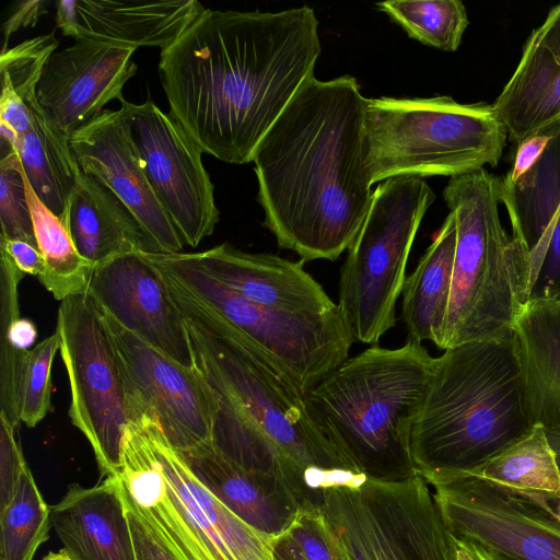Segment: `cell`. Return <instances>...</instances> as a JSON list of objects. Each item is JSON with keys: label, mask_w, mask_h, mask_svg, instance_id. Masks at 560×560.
Returning a JSON list of instances; mask_svg holds the SVG:
<instances>
[{"label": "cell", "mask_w": 560, "mask_h": 560, "mask_svg": "<svg viewBox=\"0 0 560 560\" xmlns=\"http://www.w3.org/2000/svg\"><path fill=\"white\" fill-rule=\"evenodd\" d=\"M57 331L27 351L18 389L20 421L36 427L51 408V368L59 351Z\"/></svg>", "instance_id": "cell-34"}, {"label": "cell", "mask_w": 560, "mask_h": 560, "mask_svg": "<svg viewBox=\"0 0 560 560\" xmlns=\"http://www.w3.org/2000/svg\"><path fill=\"white\" fill-rule=\"evenodd\" d=\"M144 255L253 341L304 395L349 358L355 340L341 310L307 314L269 307L208 275L194 253Z\"/></svg>", "instance_id": "cell-9"}, {"label": "cell", "mask_w": 560, "mask_h": 560, "mask_svg": "<svg viewBox=\"0 0 560 560\" xmlns=\"http://www.w3.org/2000/svg\"><path fill=\"white\" fill-rule=\"evenodd\" d=\"M322 513L347 560H457L427 481L365 477L324 488Z\"/></svg>", "instance_id": "cell-10"}, {"label": "cell", "mask_w": 560, "mask_h": 560, "mask_svg": "<svg viewBox=\"0 0 560 560\" xmlns=\"http://www.w3.org/2000/svg\"><path fill=\"white\" fill-rule=\"evenodd\" d=\"M0 237L37 245L24 172L16 150L0 151Z\"/></svg>", "instance_id": "cell-35"}, {"label": "cell", "mask_w": 560, "mask_h": 560, "mask_svg": "<svg viewBox=\"0 0 560 560\" xmlns=\"http://www.w3.org/2000/svg\"><path fill=\"white\" fill-rule=\"evenodd\" d=\"M194 256L208 275L255 303L292 313L325 314L341 310L300 260L269 253H247L228 243Z\"/></svg>", "instance_id": "cell-21"}, {"label": "cell", "mask_w": 560, "mask_h": 560, "mask_svg": "<svg viewBox=\"0 0 560 560\" xmlns=\"http://www.w3.org/2000/svg\"><path fill=\"white\" fill-rule=\"evenodd\" d=\"M455 542H456V557H457V560H476V558L471 555V552L463 544H460L456 539H455Z\"/></svg>", "instance_id": "cell-48"}, {"label": "cell", "mask_w": 560, "mask_h": 560, "mask_svg": "<svg viewBox=\"0 0 560 560\" xmlns=\"http://www.w3.org/2000/svg\"><path fill=\"white\" fill-rule=\"evenodd\" d=\"M443 198L455 218L456 247L440 349L512 339L529 302V260L502 226L498 176L485 167L453 176Z\"/></svg>", "instance_id": "cell-6"}, {"label": "cell", "mask_w": 560, "mask_h": 560, "mask_svg": "<svg viewBox=\"0 0 560 560\" xmlns=\"http://www.w3.org/2000/svg\"><path fill=\"white\" fill-rule=\"evenodd\" d=\"M311 7L206 9L167 48L159 74L179 122L203 153L253 161L260 140L314 74L322 46Z\"/></svg>", "instance_id": "cell-1"}, {"label": "cell", "mask_w": 560, "mask_h": 560, "mask_svg": "<svg viewBox=\"0 0 560 560\" xmlns=\"http://www.w3.org/2000/svg\"><path fill=\"white\" fill-rule=\"evenodd\" d=\"M56 331L70 386V420L90 443L101 476L117 475L129 408L112 340L88 292L60 302Z\"/></svg>", "instance_id": "cell-11"}, {"label": "cell", "mask_w": 560, "mask_h": 560, "mask_svg": "<svg viewBox=\"0 0 560 560\" xmlns=\"http://www.w3.org/2000/svg\"><path fill=\"white\" fill-rule=\"evenodd\" d=\"M51 525L74 560H136L117 475L85 488L69 486L50 506Z\"/></svg>", "instance_id": "cell-23"}, {"label": "cell", "mask_w": 560, "mask_h": 560, "mask_svg": "<svg viewBox=\"0 0 560 560\" xmlns=\"http://www.w3.org/2000/svg\"><path fill=\"white\" fill-rule=\"evenodd\" d=\"M508 140L492 104L451 96L368 98L364 167L371 185L397 176H456L497 166Z\"/></svg>", "instance_id": "cell-7"}, {"label": "cell", "mask_w": 560, "mask_h": 560, "mask_svg": "<svg viewBox=\"0 0 560 560\" xmlns=\"http://www.w3.org/2000/svg\"><path fill=\"white\" fill-rule=\"evenodd\" d=\"M47 1H22L16 4L2 25V51L8 49L10 36L20 28L33 27L39 18L47 12Z\"/></svg>", "instance_id": "cell-43"}, {"label": "cell", "mask_w": 560, "mask_h": 560, "mask_svg": "<svg viewBox=\"0 0 560 560\" xmlns=\"http://www.w3.org/2000/svg\"><path fill=\"white\" fill-rule=\"evenodd\" d=\"M59 42L54 33L27 38L0 57L1 79H8L15 92L26 102L36 98V88L50 56Z\"/></svg>", "instance_id": "cell-36"}, {"label": "cell", "mask_w": 560, "mask_h": 560, "mask_svg": "<svg viewBox=\"0 0 560 560\" xmlns=\"http://www.w3.org/2000/svg\"><path fill=\"white\" fill-rule=\"evenodd\" d=\"M16 430L0 418V511L13 499L21 474L27 466Z\"/></svg>", "instance_id": "cell-39"}, {"label": "cell", "mask_w": 560, "mask_h": 560, "mask_svg": "<svg viewBox=\"0 0 560 560\" xmlns=\"http://www.w3.org/2000/svg\"><path fill=\"white\" fill-rule=\"evenodd\" d=\"M285 533L307 560H347L329 532L320 508L300 511Z\"/></svg>", "instance_id": "cell-37"}, {"label": "cell", "mask_w": 560, "mask_h": 560, "mask_svg": "<svg viewBox=\"0 0 560 560\" xmlns=\"http://www.w3.org/2000/svg\"><path fill=\"white\" fill-rule=\"evenodd\" d=\"M66 225L77 250L93 265L127 252L158 254L139 221L121 200L80 168Z\"/></svg>", "instance_id": "cell-26"}, {"label": "cell", "mask_w": 560, "mask_h": 560, "mask_svg": "<svg viewBox=\"0 0 560 560\" xmlns=\"http://www.w3.org/2000/svg\"><path fill=\"white\" fill-rule=\"evenodd\" d=\"M182 464L156 421L128 424L117 476L140 511L182 560H236L189 492Z\"/></svg>", "instance_id": "cell-12"}, {"label": "cell", "mask_w": 560, "mask_h": 560, "mask_svg": "<svg viewBox=\"0 0 560 560\" xmlns=\"http://www.w3.org/2000/svg\"><path fill=\"white\" fill-rule=\"evenodd\" d=\"M43 560H74L63 549L47 553Z\"/></svg>", "instance_id": "cell-49"}, {"label": "cell", "mask_w": 560, "mask_h": 560, "mask_svg": "<svg viewBox=\"0 0 560 560\" xmlns=\"http://www.w3.org/2000/svg\"><path fill=\"white\" fill-rule=\"evenodd\" d=\"M120 104L151 188L185 245L198 246L219 222L203 152L150 96L141 104L126 100Z\"/></svg>", "instance_id": "cell-14"}, {"label": "cell", "mask_w": 560, "mask_h": 560, "mask_svg": "<svg viewBox=\"0 0 560 560\" xmlns=\"http://www.w3.org/2000/svg\"><path fill=\"white\" fill-rule=\"evenodd\" d=\"M456 540H458L460 544H463L471 552V555L476 558V560H514L509 557L497 553V552H494L488 548H485L480 545L465 541V540H459V539H456Z\"/></svg>", "instance_id": "cell-45"}, {"label": "cell", "mask_w": 560, "mask_h": 560, "mask_svg": "<svg viewBox=\"0 0 560 560\" xmlns=\"http://www.w3.org/2000/svg\"><path fill=\"white\" fill-rule=\"evenodd\" d=\"M88 293L126 329L192 368L186 318L161 271L142 252H127L96 262Z\"/></svg>", "instance_id": "cell-16"}, {"label": "cell", "mask_w": 560, "mask_h": 560, "mask_svg": "<svg viewBox=\"0 0 560 560\" xmlns=\"http://www.w3.org/2000/svg\"><path fill=\"white\" fill-rule=\"evenodd\" d=\"M26 104L32 124L19 140L21 164L35 195L66 224L80 167L70 149L69 137L36 98Z\"/></svg>", "instance_id": "cell-28"}, {"label": "cell", "mask_w": 560, "mask_h": 560, "mask_svg": "<svg viewBox=\"0 0 560 560\" xmlns=\"http://www.w3.org/2000/svg\"><path fill=\"white\" fill-rule=\"evenodd\" d=\"M452 535L514 560H560V520L544 492L468 475L432 486Z\"/></svg>", "instance_id": "cell-13"}, {"label": "cell", "mask_w": 560, "mask_h": 560, "mask_svg": "<svg viewBox=\"0 0 560 560\" xmlns=\"http://www.w3.org/2000/svg\"><path fill=\"white\" fill-rule=\"evenodd\" d=\"M533 428L513 338L445 349L411 428L415 471L429 486L471 475Z\"/></svg>", "instance_id": "cell-4"}, {"label": "cell", "mask_w": 560, "mask_h": 560, "mask_svg": "<svg viewBox=\"0 0 560 560\" xmlns=\"http://www.w3.org/2000/svg\"><path fill=\"white\" fill-rule=\"evenodd\" d=\"M545 497H546L548 505L555 512L557 517L560 520V494L545 493Z\"/></svg>", "instance_id": "cell-47"}, {"label": "cell", "mask_w": 560, "mask_h": 560, "mask_svg": "<svg viewBox=\"0 0 560 560\" xmlns=\"http://www.w3.org/2000/svg\"><path fill=\"white\" fill-rule=\"evenodd\" d=\"M434 358L408 339L348 358L304 397L318 430L359 476L400 481L416 476L410 433Z\"/></svg>", "instance_id": "cell-5"}, {"label": "cell", "mask_w": 560, "mask_h": 560, "mask_svg": "<svg viewBox=\"0 0 560 560\" xmlns=\"http://www.w3.org/2000/svg\"><path fill=\"white\" fill-rule=\"evenodd\" d=\"M24 179L37 247L45 261L39 282L60 302L88 292L94 265L80 255L66 224L38 199L25 174Z\"/></svg>", "instance_id": "cell-30"}, {"label": "cell", "mask_w": 560, "mask_h": 560, "mask_svg": "<svg viewBox=\"0 0 560 560\" xmlns=\"http://www.w3.org/2000/svg\"><path fill=\"white\" fill-rule=\"evenodd\" d=\"M273 560H307L294 540L287 534L278 536L273 545Z\"/></svg>", "instance_id": "cell-44"}, {"label": "cell", "mask_w": 560, "mask_h": 560, "mask_svg": "<svg viewBox=\"0 0 560 560\" xmlns=\"http://www.w3.org/2000/svg\"><path fill=\"white\" fill-rule=\"evenodd\" d=\"M375 7L409 37L444 51L457 50L469 23L459 0H393L377 2Z\"/></svg>", "instance_id": "cell-33"}, {"label": "cell", "mask_w": 560, "mask_h": 560, "mask_svg": "<svg viewBox=\"0 0 560 560\" xmlns=\"http://www.w3.org/2000/svg\"><path fill=\"white\" fill-rule=\"evenodd\" d=\"M492 105L516 145L560 121V3L530 33L518 66Z\"/></svg>", "instance_id": "cell-22"}, {"label": "cell", "mask_w": 560, "mask_h": 560, "mask_svg": "<svg viewBox=\"0 0 560 560\" xmlns=\"http://www.w3.org/2000/svg\"><path fill=\"white\" fill-rule=\"evenodd\" d=\"M80 170L109 188L139 221L158 254L180 253L184 241L151 188L121 108L101 115L69 136Z\"/></svg>", "instance_id": "cell-17"}, {"label": "cell", "mask_w": 560, "mask_h": 560, "mask_svg": "<svg viewBox=\"0 0 560 560\" xmlns=\"http://www.w3.org/2000/svg\"><path fill=\"white\" fill-rule=\"evenodd\" d=\"M0 121L10 126L19 137L25 135L32 124L28 105L8 79H1Z\"/></svg>", "instance_id": "cell-41"}, {"label": "cell", "mask_w": 560, "mask_h": 560, "mask_svg": "<svg viewBox=\"0 0 560 560\" xmlns=\"http://www.w3.org/2000/svg\"><path fill=\"white\" fill-rule=\"evenodd\" d=\"M98 310L120 366L130 422L142 417L155 420L178 452L210 442L211 407L195 368L177 362Z\"/></svg>", "instance_id": "cell-15"}, {"label": "cell", "mask_w": 560, "mask_h": 560, "mask_svg": "<svg viewBox=\"0 0 560 560\" xmlns=\"http://www.w3.org/2000/svg\"><path fill=\"white\" fill-rule=\"evenodd\" d=\"M434 200L431 187L416 176L392 177L373 190L338 282V305L355 341L376 343L396 325L411 246Z\"/></svg>", "instance_id": "cell-8"}, {"label": "cell", "mask_w": 560, "mask_h": 560, "mask_svg": "<svg viewBox=\"0 0 560 560\" xmlns=\"http://www.w3.org/2000/svg\"><path fill=\"white\" fill-rule=\"evenodd\" d=\"M120 493L131 532L136 560H182L159 529L140 511L121 483Z\"/></svg>", "instance_id": "cell-38"}, {"label": "cell", "mask_w": 560, "mask_h": 560, "mask_svg": "<svg viewBox=\"0 0 560 560\" xmlns=\"http://www.w3.org/2000/svg\"><path fill=\"white\" fill-rule=\"evenodd\" d=\"M559 129L560 121L539 130L518 143L512 167L504 177L510 180H515L526 172L537 161L551 139L558 133Z\"/></svg>", "instance_id": "cell-40"}, {"label": "cell", "mask_w": 560, "mask_h": 560, "mask_svg": "<svg viewBox=\"0 0 560 560\" xmlns=\"http://www.w3.org/2000/svg\"><path fill=\"white\" fill-rule=\"evenodd\" d=\"M509 487L560 494V471L541 425L471 474Z\"/></svg>", "instance_id": "cell-31"}, {"label": "cell", "mask_w": 560, "mask_h": 560, "mask_svg": "<svg viewBox=\"0 0 560 560\" xmlns=\"http://www.w3.org/2000/svg\"><path fill=\"white\" fill-rule=\"evenodd\" d=\"M456 247V223L452 212L435 233L432 243L406 278L401 316L408 339L429 340L441 346Z\"/></svg>", "instance_id": "cell-27"}, {"label": "cell", "mask_w": 560, "mask_h": 560, "mask_svg": "<svg viewBox=\"0 0 560 560\" xmlns=\"http://www.w3.org/2000/svg\"><path fill=\"white\" fill-rule=\"evenodd\" d=\"M513 341L533 424L560 430V300L529 301L514 325Z\"/></svg>", "instance_id": "cell-25"}, {"label": "cell", "mask_w": 560, "mask_h": 560, "mask_svg": "<svg viewBox=\"0 0 560 560\" xmlns=\"http://www.w3.org/2000/svg\"><path fill=\"white\" fill-rule=\"evenodd\" d=\"M178 453L195 478L213 497L266 535L277 538L285 533L301 511L285 489L243 469L211 441Z\"/></svg>", "instance_id": "cell-24"}, {"label": "cell", "mask_w": 560, "mask_h": 560, "mask_svg": "<svg viewBox=\"0 0 560 560\" xmlns=\"http://www.w3.org/2000/svg\"><path fill=\"white\" fill-rule=\"evenodd\" d=\"M559 300H560V296H559Z\"/></svg>", "instance_id": "cell-50"}, {"label": "cell", "mask_w": 560, "mask_h": 560, "mask_svg": "<svg viewBox=\"0 0 560 560\" xmlns=\"http://www.w3.org/2000/svg\"><path fill=\"white\" fill-rule=\"evenodd\" d=\"M25 275L0 250V418L18 429V389L25 355L35 343V324L20 317L19 284Z\"/></svg>", "instance_id": "cell-29"}, {"label": "cell", "mask_w": 560, "mask_h": 560, "mask_svg": "<svg viewBox=\"0 0 560 560\" xmlns=\"http://www.w3.org/2000/svg\"><path fill=\"white\" fill-rule=\"evenodd\" d=\"M546 435L555 453L557 465L560 471V430L546 431Z\"/></svg>", "instance_id": "cell-46"}, {"label": "cell", "mask_w": 560, "mask_h": 560, "mask_svg": "<svg viewBox=\"0 0 560 560\" xmlns=\"http://www.w3.org/2000/svg\"><path fill=\"white\" fill-rule=\"evenodd\" d=\"M498 195L512 237L529 260V301L560 296V129L515 180L498 176Z\"/></svg>", "instance_id": "cell-19"}, {"label": "cell", "mask_w": 560, "mask_h": 560, "mask_svg": "<svg viewBox=\"0 0 560 560\" xmlns=\"http://www.w3.org/2000/svg\"><path fill=\"white\" fill-rule=\"evenodd\" d=\"M366 101L352 75H311L257 145L264 225L303 264L350 247L373 191L364 167Z\"/></svg>", "instance_id": "cell-2"}, {"label": "cell", "mask_w": 560, "mask_h": 560, "mask_svg": "<svg viewBox=\"0 0 560 560\" xmlns=\"http://www.w3.org/2000/svg\"><path fill=\"white\" fill-rule=\"evenodd\" d=\"M0 250L4 252L20 271L39 278L45 268V261L37 245L23 240L0 237Z\"/></svg>", "instance_id": "cell-42"}, {"label": "cell", "mask_w": 560, "mask_h": 560, "mask_svg": "<svg viewBox=\"0 0 560 560\" xmlns=\"http://www.w3.org/2000/svg\"><path fill=\"white\" fill-rule=\"evenodd\" d=\"M197 0H60L56 25L63 36L128 47L171 46L205 11Z\"/></svg>", "instance_id": "cell-20"}, {"label": "cell", "mask_w": 560, "mask_h": 560, "mask_svg": "<svg viewBox=\"0 0 560 560\" xmlns=\"http://www.w3.org/2000/svg\"><path fill=\"white\" fill-rule=\"evenodd\" d=\"M194 368L212 412V444L243 469L285 489L301 510L324 488L361 477L313 422L305 395L253 341L184 289Z\"/></svg>", "instance_id": "cell-3"}, {"label": "cell", "mask_w": 560, "mask_h": 560, "mask_svg": "<svg viewBox=\"0 0 560 560\" xmlns=\"http://www.w3.org/2000/svg\"><path fill=\"white\" fill-rule=\"evenodd\" d=\"M50 527V506L26 466L13 499L0 511V560H33Z\"/></svg>", "instance_id": "cell-32"}, {"label": "cell", "mask_w": 560, "mask_h": 560, "mask_svg": "<svg viewBox=\"0 0 560 560\" xmlns=\"http://www.w3.org/2000/svg\"><path fill=\"white\" fill-rule=\"evenodd\" d=\"M137 48L77 39L48 59L36 88V100L68 137L89 124L137 73Z\"/></svg>", "instance_id": "cell-18"}]
</instances>
